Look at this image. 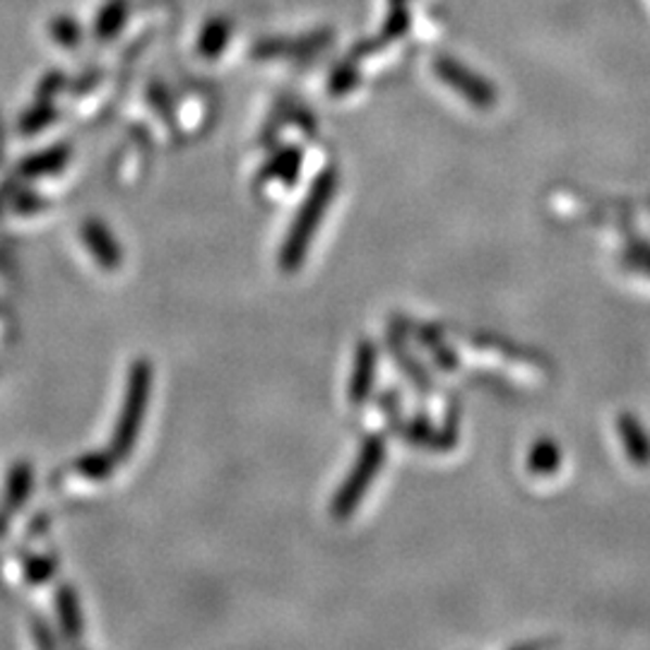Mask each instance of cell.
<instances>
[{
  "instance_id": "obj_1",
  "label": "cell",
  "mask_w": 650,
  "mask_h": 650,
  "mask_svg": "<svg viewBox=\"0 0 650 650\" xmlns=\"http://www.w3.org/2000/svg\"><path fill=\"white\" fill-rule=\"evenodd\" d=\"M335 193V174H323L321 179L314 183V189L308 191L306 201L302 203L299 213H296L292 229L288 239H284V246L280 253V266L282 270H296L302 266V260L308 251V244H311L318 225H321V219L326 215V207L330 205V197Z\"/></svg>"
},
{
  "instance_id": "obj_2",
  "label": "cell",
  "mask_w": 650,
  "mask_h": 650,
  "mask_svg": "<svg viewBox=\"0 0 650 650\" xmlns=\"http://www.w3.org/2000/svg\"><path fill=\"white\" fill-rule=\"evenodd\" d=\"M150 385H152V369L145 359H140L130 367L126 400L124 407H120L118 424L114 429L112 454L116 456V460L126 458L130 454V448L136 446L142 420H145V412H148Z\"/></svg>"
},
{
  "instance_id": "obj_3",
  "label": "cell",
  "mask_w": 650,
  "mask_h": 650,
  "mask_svg": "<svg viewBox=\"0 0 650 650\" xmlns=\"http://www.w3.org/2000/svg\"><path fill=\"white\" fill-rule=\"evenodd\" d=\"M383 456H385V448H383V441L379 436H371L367 444L361 446L355 468H352L349 477L343 482V487H340L335 494L333 513H335V518H340V521H343V518H349L352 511H355L361 504L364 494L369 492L373 480H377V475H379V470L383 466Z\"/></svg>"
},
{
  "instance_id": "obj_4",
  "label": "cell",
  "mask_w": 650,
  "mask_h": 650,
  "mask_svg": "<svg viewBox=\"0 0 650 650\" xmlns=\"http://www.w3.org/2000/svg\"><path fill=\"white\" fill-rule=\"evenodd\" d=\"M82 239H85V246L90 248L92 256L102 263L106 270H116L120 266L124 253H120V246H118V241L112 237V231H109L102 222H97V219H87L82 227Z\"/></svg>"
},
{
  "instance_id": "obj_5",
  "label": "cell",
  "mask_w": 650,
  "mask_h": 650,
  "mask_svg": "<svg viewBox=\"0 0 650 650\" xmlns=\"http://www.w3.org/2000/svg\"><path fill=\"white\" fill-rule=\"evenodd\" d=\"M373 373H377V349H373L371 343H364L357 352L355 371H352V383H349V398L355 405L364 403V398L371 393Z\"/></svg>"
},
{
  "instance_id": "obj_6",
  "label": "cell",
  "mask_w": 650,
  "mask_h": 650,
  "mask_svg": "<svg viewBox=\"0 0 650 650\" xmlns=\"http://www.w3.org/2000/svg\"><path fill=\"white\" fill-rule=\"evenodd\" d=\"M71 152L65 145L61 148H51L47 152H39V154H31L29 160L22 162L20 171L29 176V179H37V176H47V174H56L63 169V164L68 162Z\"/></svg>"
},
{
  "instance_id": "obj_7",
  "label": "cell",
  "mask_w": 650,
  "mask_h": 650,
  "mask_svg": "<svg viewBox=\"0 0 650 650\" xmlns=\"http://www.w3.org/2000/svg\"><path fill=\"white\" fill-rule=\"evenodd\" d=\"M56 608H59V620L63 632L71 638L82 636V612H80V600L71 586H63L56 595Z\"/></svg>"
},
{
  "instance_id": "obj_8",
  "label": "cell",
  "mask_w": 650,
  "mask_h": 650,
  "mask_svg": "<svg viewBox=\"0 0 650 650\" xmlns=\"http://www.w3.org/2000/svg\"><path fill=\"white\" fill-rule=\"evenodd\" d=\"M620 429L624 436V446H626V450H629V458L634 462H638V466H643V462H648V458H650V448H648V441L641 432V426H638L632 417H622Z\"/></svg>"
},
{
  "instance_id": "obj_9",
  "label": "cell",
  "mask_w": 650,
  "mask_h": 650,
  "mask_svg": "<svg viewBox=\"0 0 650 650\" xmlns=\"http://www.w3.org/2000/svg\"><path fill=\"white\" fill-rule=\"evenodd\" d=\"M116 466V456L109 450V454H87L85 458L77 460V470L82 472L85 477L90 480H104L112 475V470Z\"/></svg>"
},
{
  "instance_id": "obj_10",
  "label": "cell",
  "mask_w": 650,
  "mask_h": 650,
  "mask_svg": "<svg viewBox=\"0 0 650 650\" xmlns=\"http://www.w3.org/2000/svg\"><path fill=\"white\" fill-rule=\"evenodd\" d=\"M31 489V468L27 462H22L13 472H10L8 480V501L10 506H22L29 497Z\"/></svg>"
},
{
  "instance_id": "obj_11",
  "label": "cell",
  "mask_w": 650,
  "mask_h": 650,
  "mask_svg": "<svg viewBox=\"0 0 650 650\" xmlns=\"http://www.w3.org/2000/svg\"><path fill=\"white\" fill-rule=\"evenodd\" d=\"M559 462V450L549 444V441H543V444H537L533 456H531V468L535 472H549L555 470Z\"/></svg>"
},
{
  "instance_id": "obj_12",
  "label": "cell",
  "mask_w": 650,
  "mask_h": 650,
  "mask_svg": "<svg viewBox=\"0 0 650 650\" xmlns=\"http://www.w3.org/2000/svg\"><path fill=\"white\" fill-rule=\"evenodd\" d=\"M51 574H53V561H51V559L39 557V559H29V561H27V578H29L31 583H43V581H49Z\"/></svg>"
},
{
  "instance_id": "obj_13",
  "label": "cell",
  "mask_w": 650,
  "mask_h": 650,
  "mask_svg": "<svg viewBox=\"0 0 650 650\" xmlns=\"http://www.w3.org/2000/svg\"><path fill=\"white\" fill-rule=\"evenodd\" d=\"M51 109H35V112H29L25 118H22V128H25V133H37L39 128H43L51 120Z\"/></svg>"
},
{
  "instance_id": "obj_14",
  "label": "cell",
  "mask_w": 650,
  "mask_h": 650,
  "mask_svg": "<svg viewBox=\"0 0 650 650\" xmlns=\"http://www.w3.org/2000/svg\"><path fill=\"white\" fill-rule=\"evenodd\" d=\"M219 35H225L222 22H213V25L205 29V37L201 41V47H203V51H207V56H213V53L219 49V39H222Z\"/></svg>"
},
{
  "instance_id": "obj_15",
  "label": "cell",
  "mask_w": 650,
  "mask_h": 650,
  "mask_svg": "<svg viewBox=\"0 0 650 650\" xmlns=\"http://www.w3.org/2000/svg\"><path fill=\"white\" fill-rule=\"evenodd\" d=\"M56 31H61V41H75V27L71 25L68 20H61L56 27H53Z\"/></svg>"
}]
</instances>
